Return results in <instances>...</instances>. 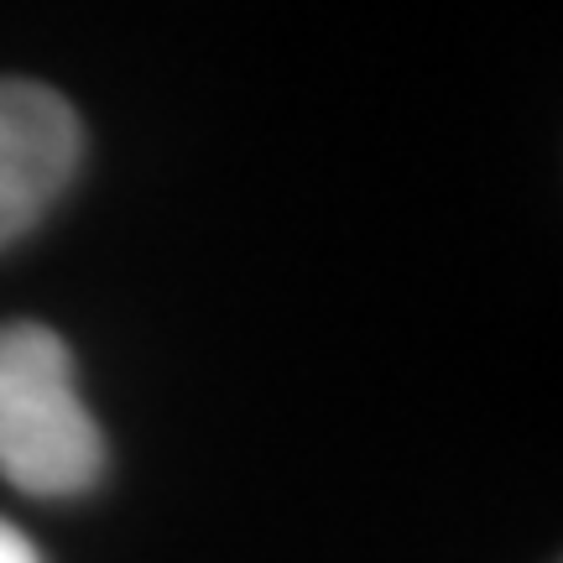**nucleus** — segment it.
<instances>
[{
	"label": "nucleus",
	"mask_w": 563,
	"mask_h": 563,
	"mask_svg": "<svg viewBox=\"0 0 563 563\" xmlns=\"http://www.w3.org/2000/svg\"><path fill=\"white\" fill-rule=\"evenodd\" d=\"M0 475L37 501H74L104 475L74 350L47 323H0Z\"/></svg>",
	"instance_id": "f257e3e1"
},
{
	"label": "nucleus",
	"mask_w": 563,
	"mask_h": 563,
	"mask_svg": "<svg viewBox=\"0 0 563 563\" xmlns=\"http://www.w3.org/2000/svg\"><path fill=\"white\" fill-rule=\"evenodd\" d=\"M0 563H42L37 543H32L21 527L5 522V517H0Z\"/></svg>",
	"instance_id": "7ed1b4c3"
},
{
	"label": "nucleus",
	"mask_w": 563,
	"mask_h": 563,
	"mask_svg": "<svg viewBox=\"0 0 563 563\" xmlns=\"http://www.w3.org/2000/svg\"><path fill=\"white\" fill-rule=\"evenodd\" d=\"M84 162V121L58 89L0 79V251L32 235Z\"/></svg>",
	"instance_id": "f03ea898"
}]
</instances>
